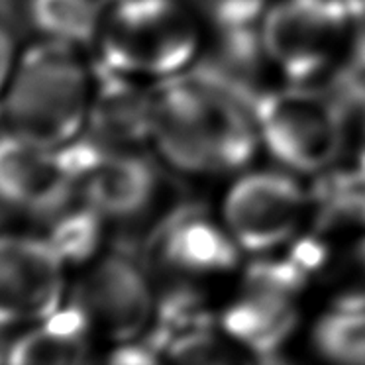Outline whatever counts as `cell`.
I'll list each match as a JSON object with an SVG mask.
<instances>
[{
    "label": "cell",
    "instance_id": "1",
    "mask_svg": "<svg viewBox=\"0 0 365 365\" xmlns=\"http://www.w3.org/2000/svg\"><path fill=\"white\" fill-rule=\"evenodd\" d=\"M150 143L175 171L236 173L262 145L255 103L199 65L155 81Z\"/></svg>",
    "mask_w": 365,
    "mask_h": 365
},
{
    "label": "cell",
    "instance_id": "2",
    "mask_svg": "<svg viewBox=\"0 0 365 365\" xmlns=\"http://www.w3.org/2000/svg\"><path fill=\"white\" fill-rule=\"evenodd\" d=\"M79 48L38 41L20 53L0 98L6 128L46 148H65L85 134L95 73Z\"/></svg>",
    "mask_w": 365,
    "mask_h": 365
},
{
    "label": "cell",
    "instance_id": "3",
    "mask_svg": "<svg viewBox=\"0 0 365 365\" xmlns=\"http://www.w3.org/2000/svg\"><path fill=\"white\" fill-rule=\"evenodd\" d=\"M200 18L182 0H108L98 63L132 77H173L200 56Z\"/></svg>",
    "mask_w": 365,
    "mask_h": 365
},
{
    "label": "cell",
    "instance_id": "4",
    "mask_svg": "<svg viewBox=\"0 0 365 365\" xmlns=\"http://www.w3.org/2000/svg\"><path fill=\"white\" fill-rule=\"evenodd\" d=\"M254 112L262 145L291 173L320 175L340 159L351 112L328 87L291 83L263 91Z\"/></svg>",
    "mask_w": 365,
    "mask_h": 365
},
{
    "label": "cell",
    "instance_id": "5",
    "mask_svg": "<svg viewBox=\"0 0 365 365\" xmlns=\"http://www.w3.org/2000/svg\"><path fill=\"white\" fill-rule=\"evenodd\" d=\"M364 16L359 0H281L259 22L263 48L289 83H314L338 67Z\"/></svg>",
    "mask_w": 365,
    "mask_h": 365
},
{
    "label": "cell",
    "instance_id": "6",
    "mask_svg": "<svg viewBox=\"0 0 365 365\" xmlns=\"http://www.w3.org/2000/svg\"><path fill=\"white\" fill-rule=\"evenodd\" d=\"M310 212V191L283 171L240 175L226 192L222 222L244 254H273L297 236Z\"/></svg>",
    "mask_w": 365,
    "mask_h": 365
},
{
    "label": "cell",
    "instance_id": "7",
    "mask_svg": "<svg viewBox=\"0 0 365 365\" xmlns=\"http://www.w3.org/2000/svg\"><path fill=\"white\" fill-rule=\"evenodd\" d=\"M155 299L138 254L120 247L95 262L77 285L73 302L87 314L93 332L122 344L138 340L150 330Z\"/></svg>",
    "mask_w": 365,
    "mask_h": 365
},
{
    "label": "cell",
    "instance_id": "8",
    "mask_svg": "<svg viewBox=\"0 0 365 365\" xmlns=\"http://www.w3.org/2000/svg\"><path fill=\"white\" fill-rule=\"evenodd\" d=\"M67 263L46 236L0 234V328H30L67 302Z\"/></svg>",
    "mask_w": 365,
    "mask_h": 365
},
{
    "label": "cell",
    "instance_id": "9",
    "mask_svg": "<svg viewBox=\"0 0 365 365\" xmlns=\"http://www.w3.org/2000/svg\"><path fill=\"white\" fill-rule=\"evenodd\" d=\"M77 192L106 220L134 222L145 215L159 192V173L138 150L106 148L88 135L71 143Z\"/></svg>",
    "mask_w": 365,
    "mask_h": 365
},
{
    "label": "cell",
    "instance_id": "10",
    "mask_svg": "<svg viewBox=\"0 0 365 365\" xmlns=\"http://www.w3.org/2000/svg\"><path fill=\"white\" fill-rule=\"evenodd\" d=\"M242 254L226 224L191 202L169 210L145 240V259L175 281L230 273Z\"/></svg>",
    "mask_w": 365,
    "mask_h": 365
},
{
    "label": "cell",
    "instance_id": "11",
    "mask_svg": "<svg viewBox=\"0 0 365 365\" xmlns=\"http://www.w3.org/2000/svg\"><path fill=\"white\" fill-rule=\"evenodd\" d=\"M77 192L69 145L46 148L6 128L0 135V202L10 208L53 212Z\"/></svg>",
    "mask_w": 365,
    "mask_h": 365
},
{
    "label": "cell",
    "instance_id": "12",
    "mask_svg": "<svg viewBox=\"0 0 365 365\" xmlns=\"http://www.w3.org/2000/svg\"><path fill=\"white\" fill-rule=\"evenodd\" d=\"M297 297L283 287L244 279L242 291L224 309L218 326L255 361L277 359L299 322Z\"/></svg>",
    "mask_w": 365,
    "mask_h": 365
},
{
    "label": "cell",
    "instance_id": "13",
    "mask_svg": "<svg viewBox=\"0 0 365 365\" xmlns=\"http://www.w3.org/2000/svg\"><path fill=\"white\" fill-rule=\"evenodd\" d=\"M93 103L85 135L106 148L135 150L150 142L153 91L138 77L96 63Z\"/></svg>",
    "mask_w": 365,
    "mask_h": 365
},
{
    "label": "cell",
    "instance_id": "14",
    "mask_svg": "<svg viewBox=\"0 0 365 365\" xmlns=\"http://www.w3.org/2000/svg\"><path fill=\"white\" fill-rule=\"evenodd\" d=\"M93 326L87 314L65 302L56 314L28 328L12 346L10 359L22 364H81L88 357Z\"/></svg>",
    "mask_w": 365,
    "mask_h": 365
},
{
    "label": "cell",
    "instance_id": "15",
    "mask_svg": "<svg viewBox=\"0 0 365 365\" xmlns=\"http://www.w3.org/2000/svg\"><path fill=\"white\" fill-rule=\"evenodd\" d=\"M314 232L322 238L361 232L365 234V175L354 169H328L318 175L310 191Z\"/></svg>",
    "mask_w": 365,
    "mask_h": 365
},
{
    "label": "cell",
    "instance_id": "16",
    "mask_svg": "<svg viewBox=\"0 0 365 365\" xmlns=\"http://www.w3.org/2000/svg\"><path fill=\"white\" fill-rule=\"evenodd\" d=\"M22 20L40 41L83 48L96 41L104 6L101 0H22Z\"/></svg>",
    "mask_w": 365,
    "mask_h": 365
},
{
    "label": "cell",
    "instance_id": "17",
    "mask_svg": "<svg viewBox=\"0 0 365 365\" xmlns=\"http://www.w3.org/2000/svg\"><path fill=\"white\" fill-rule=\"evenodd\" d=\"M104 218L87 200L79 205L65 202L51 212L48 242L56 247L65 263H85L93 259L101 247L104 232Z\"/></svg>",
    "mask_w": 365,
    "mask_h": 365
},
{
    "label": "cell",
    "instance_id": "18",
    "mask_svg": "<svg viewBox=\"0 0 365 365\" xmlns=\"http://www.w3.org/2000/svg\"><path fill=\"white\" fill-rule=\"evenodd\" d=\"M312 348L332 364L365 365V309H330L312 330Z\"/></svg>",
    "mask_w": 365,
    "mask_h": 365
},
{
    "label": "cell",
    "instance_id": "19",
    "mask_svg": "<svg viewBox=\"0 0 365 365\" xmlns=\"http://www.w3.org/2000/svg\"><path fill=\"white\" fill-rule=\"evenodd\" d=\"M326 291L330 309H365V234L332 263L326 265Z\"/></svg>",
    "mask_w": 365,
    "mask_h": 365
},
{
    "label": "cell",
    "instance_id": "20",
    "mask_svg": "<svg viewBox=\"0 0 365 365\" xmlns=\"http://www.w3.org/2000/svg\"><path fill=\"white\" fill-rule=\"evenodd\" d=\"M242 351L222 328L218 330L212 324L175 338L165 348V359L187 365H220L238 361Z\"/></svg>",
    "mask_w": 365,
    "mask_h": 365
},
{
    "label": "cell",
    "instance_id": "21",
    "mask_svg": "<svg viewBox=\"0 0 365 365\" xmlns=\"http://www.w3.org/2000/svg\"><path fill=\"white\" fill-rule=\"evenodd\" d=\"M328 88L349 112H365V16L349 36V41Z\"/></svg>",
    "mask_w": 365,
    "mask_h": 365
},
{
    "label": "cell",
    "instance_id": "22",
    "mask_svg": "<svg viewBox=\"0 0 365 365\" xmlns=\"http://www.w3.org/2000/svg\"><path fill=\"white\" fill-rule=\"evenodd\" d=\"M189 9L212 28L254 26L262 22L269 0H182Z\"/></svg>",
    "mask_w": 365,
    "mask_h": 365
},
{
    "label": "cell",
    "instance_id": "23",
    "mask_svg": "<svg viewBox=\"0 0 365 365\" xmlns=\"http://www.w3.org/2000/svg\"><path fill=\"white\" fill-rule=\"evenodd\" d=\"M18 57L20 53L16 48V38L12 36L9 26L0 20V98L9 87V81L14 73Z\"/></svg>",
    "mask_w": 365,
    "mask_h": 365
},
{
    "label": "cell",
    "instance_id": "24",
    "mask_svg": "<svg viewBox=\"0 0 365 365\" xmlns=\"http://www.w3.org/2000/svg\"><path fill=\"white\" fill-rule=\"evenodd\" d=\"M356 167L365 175V124L361 128V134H359V145H357V161Z\"/></svg>",
    "mask_w": 365,
    "mask_h": 365
},
{
    "label": "cell",
    "instance_id": "25",
    "mask_svg": "<svg viewBox=\"0 0 365 365\" xmlns=\"http://www.w3.org/2000/svg\"><path fill=\"white\" fill-rule=\"evenodd\" d=\"M359 2H361V6H364V10H365V0H359Z\"/></svg>",
    "mask_w": 365,
    "mask_h": 365
}]
</instances>
